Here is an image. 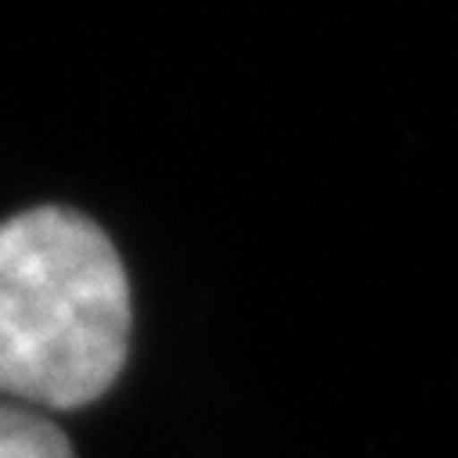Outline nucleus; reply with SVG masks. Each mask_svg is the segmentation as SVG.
<instances>
[{
    "instance_id": "f257e3e1",
    "label": "nucleus",
    "mask_w": 458,
    "mask_h": 458,
    "mask_svg": "<svg viewBox=\"0 0 458 458\" xmlns=\"http://www.w3.org/2000/svg\"><path fill=\"white\" fill-rule=\"evenodd\" d=\"M127 347V271L94 220L40 206L0 224V394L83 408L116 383Z\"/></svg>"
},
{
    "instance_id": "f03ea898",
    "label": "nucleus",
    "mask_w": 458,
    "mask_h": 458,
    "mask_svg": "<svg viewBox=\"0 0 458 458\" xmlns=\"http://www.w3.org/2000/svg\"><path fill=\"white\" fill-rule=\"evenodd\" d=\"M0 458H72V447L44 415L0 404Z\"/></svg>"
}]
</instances>
